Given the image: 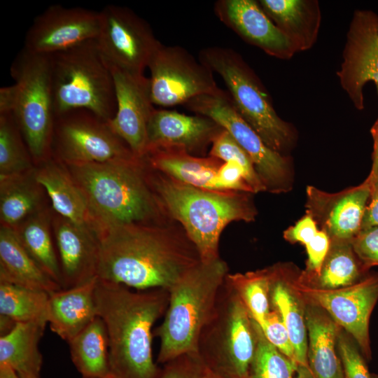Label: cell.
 I'll use <instances>...</instances> for the list:
<instances>
[{
    "label": "cell",
    "instance_id": "8",
    "mask_svg": "<svg viewBox=\"0 0 378 378\" xmlns=\"http://www.w3.org/2000/svg\"><path fill=\"white\" fill-rule=\"evenodd\" d=\"M257 340V323L225 279L214 312L200 333L198 354L208 368L248 378Z\"/></svg>",
    "mask_w": 378,
    "mask_h": 378
},
{
    "label": "cell",
    "instance_id": "16",
    "mask_svg": "<svg viewBox=\"0 0 378 378\" xmlns=\"http://www.w3.org/2000/svg\"><path fill=\"white\" fill-rule=\"evenodd\" d=\"M99 27V12L52 5L34 19L26 34L24 48L50 55L97 39Z\"/></svg>",
    "mask_w": 378,
    "mask_h": 378
},
{
    "label": "cell",
    "instance_id": "20",
    "mask_svg": "<svg viewBox=\"0 0 378 378\" xmlns=\"http://www.w3.org/2000/svg\"><path fill=\"white\" fill-rule=\"evenodd\" d=\"M52 228L62 271V289L80 286L97 277L100 249L97 234L89 227L57 214L52 218Z\"/></svg>",
    "mask_w": 378,
    "mask_h": 378
},
{
    "label": "cell",
    "instance_id": "26",
    "mask_svg": "<svg viewBox=\"0 0 378 378\" xmlns=\"http://www.w3.org/2000/svg\"><path fill=\"white\" fill-rule=\"evenodd\" d=\"M258 3L274 24L291 41L297 52L316 43L321 14L316 0H260Z\"/></svg>",
    "mask_w": 378,
    "mask_h": 378
},
{
    "label": "cell",
    "instance_id": "30",
    "mask_svg": "<svg viewBox=\"0 0 378 378\" xmlns=\"http://www.w3.org/2000/svg\"><path fill=\"white\" fill-rule=\"evenodd\" d=\"M47 324L19 322L7 334L0 336V364L18 374L39 376L43 356L38 349Z\"/></svg>",
    "mask_w": 378,
    "mask_h": 378
},
{
    "label": "cell",
    "instance_id": "3",
    "mask_svg": "<svg viewBox=\"0 0 378 378\" xmlns=\"http://www.w3.org/2000/svg\"><path fill=\"white\" fill-rule=\"evenodd\" d=\"M64 164L84 197L98 238L118 225L161 224L165 213L143 159Z\"/></svg>",
    "mask_w": 378,
    "mask_h": 378
},
{
    "label": "cell",
    "instance_id": "4",
    "mask_svg": "<svg viewBox=\"0 0 378 378\" xmlns=\"http://www.w3.org/2000/svg\"><path fill=\"white\" fill-rule=\"evenodd\" d=\"M153 171L150 181L165 214L181 224L202 262L219 258L220 236L229 223L255 219L252 193L206 190Z\"/></svg>",
    "mask_w": 378,
    "mask_h": 378
},
{
    "label": "cell",
    "instance_id": "2",
    "mask_svg": "<svg viewBox=\"0 0 378 378\" xmlns=\"http://www.w3.org/2000/svg\"><path fill=\"white\" fill-rule=\"evenodd\" d=\"M97 315L108 335L109 369L113 378H158L160 372L152 353L153 327L164 315L169 291L132 290L98 279Z\"/></svg>",
    "mask_w": 378,
    "mask_h": 378
},
{
    "label": "cell",
    "instance_id": "53",
    "mask_svg": "<svg viewBox=\"0 0 378 378\" xmlns=\"http://www.w3.org/2000/svg\"><path fill=\"white\" fill-rule=\"evenodd\" d=\"M372 378H378V374L371 373Z\"/></svg>",
    "mask_w": 378,
    "mask_h": 378
},
{
    "label": "cell",
    "instance_id": "9",
    "mask_svg": "<svg viewBox=\"0 0 378 378\" xmlns=\"http://www.w3.org/2000/svg\"><path fill=\"white\" fill-rule=\"evenodd\" d=\"M17 88L12 113L35 165L52 157L55 112L48 55L24 48L10 66Z\"/></svg>",
    "mask_w": 378,
    "mask_h": 378
},
{
    "label": "cell",
    "instance_id": "39",
    "mask_svg": "<svg viewBox=\"0 0 378 378\" xmlns=\"http://www.w3.org/2000/svg\"><path fill=\"white\" fill-rule=\"evenodd\" d=\"M337 350L343 368L344 378H372L366 360L357 344L342 329L338 337Z\"/></svg>",
    "mask_w": 378,
    "mask_h": 378
},
{
    "label": "cell",
    "instance_id": "43",
    "mask_svg": "<svg viewBox=\"0 0 378 378\" xmlns=\"http://www.w3.org/2000/svg\"><path fill=\"white\" fill-rule=\"evenodd\" d=\"M351 244L367 269L378 266V226L361 229L352 239Z\"/></svg>",
    "mask_w": 378,
    "mask_h": 378
},
{
    "label": "cell",
    "instance_id": "33",
    "mask_svg": "<svg viewBox=\"0 0 378 378\" xmlns=\"http://www.w3.org/2000/svg\"><path fill=\"white\" fill-rule=\"evenodd\" d=\"M67 343L71 360L83 378L111 376L108 335L99 316Z\"/></svg>",
    "mask_w": 378,
    "mask_h": 378
},
{
    "label": "cell",
    "instance_id": "28",
    "mask_svg": "<svg viewBox=\"0 0 378 378\" xmlns=\"http://www.w3.org/2000/svg\"><path fill=\"white\" fill-rule=\"evenodd\" d=\"M0 281L42 290L49 294L62 289L27 253L15 231L4 226L0 228Z\"/></svg>",
    "mask_w": 378,
    "mask_h": 378
},
{
    "label": "cell",
    "instance_id": "52",
    "mask_svg": "<svg viewBox=\"0 0 378 378\" xmlns=\"http://www.w3.org/2000/svg\"><path fill=\"white\" fill-rule=\"evenodd\" d=\"M20 378H39V376L31 375V374H19Z\"/></svg>",
    "mask_w": 378,
    "mask_h": 378
},
{
    "label": "cell",
    "instance_id": "12",
    "mask_svg": "<svg viewBox=\"0 0 378 378\" xmlns=\"http://www.w3.org/2000/svg\"><path fill=\"white\" fill-rule=\"evenodd\" d=\"M150 90L153 104L170 107L185 104L204 94L220 92L214 72L186 49L158 46L149 62Z\"/></svg>",
    "mask_w": 378,
    "mask_h": 378
},
{
    "label": "cell",
    "instance_id": "41",
    "mask_svg": "<svg viewBox=\"0 0 378 378\" xmlns=\"http://www.w3.org/2000/svg\"><path fill=\"white\" fill-rule=\"evenodd\" d=\"M204 370L198 353H188L164 364L158 378H202Z\"/></svg>",
    "mask_w": 378,
    "mask_h": 378
},
{
    "label": "cell",
    "instance_id": "18",
    "mask_svg": "<svg viewBox=\"0 0 378 378\" xmlns=\"http://www.w3.org/2000/svg\"><path fill=\"white\" fill-rule=\"evenodd\" d=\"M370 195L368 178L360 184L336 192L314 186L306 188V214L316 221L330 240L352 239L360 232Z\"/></svg>",
    "mask_w": 378,
    "mask_h": 378
},
{
    "label": "cell",
    "instance_id": "32",
    "mask_svg": "<svg viewBox=\"0 0 378 378\" xmlns=\"http://www.w3.org/2000/svg\"><path fill=\"white\" fill-rule=\"evenodd\" d=\"M369 273L350 241L333 239L318 274L305 282L299 281L316 288L334 290L354 285Z\"/></svg>",
    "mask_w": 378,
    "mask_h": 378
},
{
    "label": "cell",
    "instance_id": "37",
    "mask_svg": "<svg viewBox=\"0 0 378 378\" xmlns=\"http://www.w3.org/2000/svg\"><path fill=\"white\" fill-rule=\"evenodd\" d=\"M257 337L248 378H294L298 364L270 344L258 323Z\"/></svg>",
    "mask_w": 378,
    "mask_h": 378
},
{
    "label": "cell",
    "instance_id": "35",
    "mask_svg": "<svg viewBox=\"0 0 378 378\" xmlns=\"http://www.w3.org/2000/svg\"><path fill=\"white\" fill-rule=\"evenodd\" d=\"M35 166L13 114H0V178L28 173Z\"/></svg>",
    "mask_w": 378,
    "mask_h": 378
},
{
    "label": "cell",
    "instance_id": "49",
    "mask_svg": "<svg viewBox=\"0 0 378 378\" xmlns=\"http://www.w3.org/2000/svg\"><path fill=\"white\" fill-rule=\"evenodd\" d=\"M0 378H20L19 374L10 366L0 364Z\"/></svg>",
    "mask_w": 378,
    "mask_h": 378
},
{
    "label": "cell",
    "instance_id": "27",
    "mask_svg": "<svg viewBox=\"0 0 378 378\" xmlns=\"http://www.w3.org/2000/svg\"><path fill=\"white\" fill-rule=\"evenodd\" d=\"M34 176L55 214L92 230L84 197L62 162L52 156L35 166Z\"/></svg>",
    "mask_w": 378,
    "mask_h": 378
},
{
    "label": "cell",
    "instance_id": "45",
    "mask_svg": "<svg viewBox=\"0 0 378 378\" xmlns=\"http://www.w3.org/2000/svg\"><path fill=\"white\" fill-rule=\"evenodd\" d=\"M318 230L316 221L312 216L305 214L293 225L284 230L283 237L286 241L292 244L300 243L305 246L315 237Z\"/></svg>",
    "mask_w": 378,
    "mask_h": 378
},
{
    "label": "cell",
    "instance_id": "5",
    "mask_svg": "<svg viewBox=\"0 0 378 378\" xmlns=\"http://www.w3.org/2000/svg\"><path fill=\"white\" fill-rule=\"evenodd\" d=\"M228 267L220 258L200 261L169 289L164 319L153 330L160 340L157 361L166 363L188 353H197L202 330L215 308Z\"/></svg>",
    "mask_w": 378,
    "mask_h": 378
},
{
    "label": "cell",
    "instance_id": "51",
    "mask_svg": "<svg viewBox=\"0 0 378 378\" xmlns=\"http://www.w3.org/2000/svg\"><path fill=\"white\" fill-rule=\"evenodd\" d=\"M294 378H314V377L308 366L298 365Z\"/></svg>",
    "mask_w": 378,
    "mask_h": 378
},
{
    "label": "cell",
    "instance_id": "6",
    "mask_svg": "<svg viewBox=\"0 0 378 378\" xmlns=\"http://www.w3.org/2000/svg\"><path fill=\"white\" fill-rule=\"evenodd\" d=\"M48 56L55 118L83 108L108 121L116 112L111 69L95 40Z\"/></svg>",
    "mask_w": 378,
    "mask_h": 378
},
{
    "label": "cell",
    "instance_id": "46",
    "mask_svg": "<svg viewBox=\"0 0 378 378\" xmlns=\"http://www.w3.org/2000/svg\"><path fill=\"white\" fill-rule=\"evenodd\" d=\"M367 178L370 183V195L363 215L361 229L378 226V178H371L369 176Z\"/></svg>",
    "mask_w": 378,
    "mask_h": 378
},
{
    "label": "cell",
    "instance_id": "48",
    "mask_svg": "<svg viewBox=\"0 0 378 378\" xmlns=\"http://www.w3.org/2000/svg\"><path fill=\"white\" fill-rule=\"evenodd\" d=\"M370 133L373 139V151L372 168L368 176L371 178H378V118L371 127Z\"/></svg>",
    "mask_w": 378,
    "mask_h": 378
},
{
    "label": "cell",
    "instance_id": "50",
    "mask_svg": "<svg viewBox=\"0 0 378 378\" xmlns=\"http://www.w3.org/2000/svg\"><path fill=\"white\" fill-rule=\"evenodd\" d=\"M202 378H237V377L215 371L205 366V370H204V372Z\"/></svg>",
    "mask_w": 378,
    "mask_h": 378
},
{
    "label": "cell",
    "instance_id": "34",
    "mask_svg": "<svg viewBox=\"0 0 378 378\" xmlns=\"http://www.w3.org/2000/svg\"><path fill=\"white\" fill-rule=\"evenodd\" d=\"M49 293L0 281V315L16 323L48 322Z\"/></svg>",
    "mask_w": 378,
    "mask_h": 378
},
{
    "label": "cell",
    "instance_id": "13",
    "mask_svg": "<svg viewBox=\"0 0 378 378\" xmlns=\"http://www.w3.org/2000/svg\"><path fill=\"white\" fill-rule=\"evenodd\" d=\"M96 42L108 64L144 74L160 42L149 24L127 7L108 5L99 11Z\"/></svg>",
    "mask_w": 378,
    "mask_h": 378
},
{
    "label": "cell",
    "instance_id": "54",
    "mask_svg": "<svg viewBox=\"0 0 378 378\" xmlns=\"http://www.w3.org/2000/svg\"><path fill=\"white\" fill-rule=\"evenodd\" d=\"M104 378H113V377L112 376H109V377H104Z\"/></svg>",
    "mask_w": 378,
    "mask_h": 378
},
{
    "label": "cell",
    "instance_id": "25",
    "mask_svg": "<svg viewBox=\"0 0 378 378\" xmlns=\"http://www.w3.org/2000/svg\"><path fill=\"white\" fill-rule=\"evenodd\" d=\"M143 160L154 171L181 183L211 190H217L216 176L223 163L210 155L195 156L179 146L150 149Z\"/></svg>",
    "mask_w": 378,
    "mask_h": 378
},
{
    "label": "cell",
    "instance_id": "40",
    "mask_svg": "<svg viewBox=\"0 0 378 378\" xmlns=\"http://www.w3.org/2000/svg\"><path fill=\"white\" fill-rule=\"evenodd\" d=\"M260 328L270 344L288 358L296 362L288 332L276 310L271 309Z\"/></svg>",
    "mask_w": 378,
    "mask_h": 378
},
{
    "label": "cell",
    "instance_id": "42",
    "mask_svg": "<svg viewBox=\"0 0 378 378\" xmlns=\"http://www.w3.org/2000/svg\"><path fill=\"white\" fill-rule=\"evenodd\" d=\"M330 245V237L319 229L315 237L304 246L307 260L305 268L301 270L299 275L300 282H305L318 274Z\"/></svg>",
    "mask_w": 378,
    "mask_h": 378
},
{
    "label": "cell",
    "instance_id": "36",
    "mask_svg": "<svg viewBox=\"0 0 378 378\" xmlns=\"http://www.w3.org/2000/svg\"><path fill=\"white\" fill-rule=\"evenodd\" d=\"M225 281L239 296L253 319L261 327L271 310L268 267L245 273H228Z\"/></svg>",
    "mask_w": 378,
    "mask_h": 378
},
{
    "label": "cell",
    "instance_id": "11",
    "mask_svg": "<svg viewBox=\"0 0 378 378\" xmlns=\"http://www.w3.org/2000/svg\"><path fill=\"white\" fill-rule=\"evenodd\" d=\"M107 122L83 108L56 116L52 156L65 164L106 162L136 158Z\"/></svg>",
    "mask_w": 378,
    "mask_h": 378
},
{
    "label": "cell",
    "instance_id": "31",
    "mask_svg": "<svg viewBox=\"0 0 378 378\" xmlns=\"http://www.w3.org/2000/svg\"><path fill=\"white\" fill-rule=\"evenodd\" d=\"M52 218L48 209L45 208L13 230L37 265L62 288L59 260L51 234Z\"/></svg>",
    "mask_w": 378,
    "mask_h": 378
},
{
    "label": "cell",
    "instance_id": "21",
    "mask_svg": "<svg viewBox=\"0 0 378 378\" xmlns=\"http://www.w3.org/2000/svg\"><path fill=\"white\" fill-rule=\"evenodd\" d=\"M223 129L204 115L155 109L148 125L146 153L150 149L169 146L183 147L190 153L202 151Z\"/></svg>",
    "mask_w": 378,
    "mask_h": 378
},
{
    "label": "cell",
    "instance_id": "1",
    "mask_svg": "<svg viewBox=\"0 0 378 378\" xmlns=\"http://www.w3.org/2000/svg\"><path fill=\"white\" fill-rule=\"evenodd\" d=\"M99 239L97 278L139 290H169L201 261L185 232L161 224L118 225Z\"/></svg>",
    "mask_w": 378,
    "mask_h": 378
},
{
    "label": "cell",
    "instance_id": "22",
    "mask_svg": "<svg viewBox=\"0 0 378 378\" xmlns=\"http://www.w3.org/2000/svg\"><path fill=\"white\" fill-rule=\"evenodd\" d=\"M268 269L271 309L279 314L287 328L296 362L308 366L306 300L295 286L301 270L292 262H277Z\"/></svg>",
    "mask_w": 378,
    "mask_h": 378
},
{
    "label": "cell",
    "instance_id": "15",
    "mask_svg": "<svg viewBox=\"0 0 378 378\" xmlns=\"http://www.w3.org/2000/svg\"><path fill=\"white\" fill-rule=\"evenodd\" d=\"M343 61L337 72L343 90L357 110L365 108L363 88L372 81L378 94V15L356 10L346 34Z\"/></svg>",
    "mask_w": 378,
    "mask_h": 378
},
{
    "label": "cell",
    "instance_id": "38",
    "mask_svg": "<svg viewBox=\"0 0 378 378\" xmlns=\"http://www.w3.org/2000/svg\"><path fill=\"white\" fill-rule=\"evenodd\" d=\"M209 155L223 162H237L244 169L246 182L253 194L266 191L250 157L225 130L223 129L214 138Z\"/></svg>",
    "mask_w": 378,
    "mask_h": 378
},
{
    "label": "cell",
    "instance_id": "44",
    "mask_svg": "<svg viewBox=\"0 0 378 378\" xmlns=\"http://www.w3.org/2000/svg\"><path fill=\"white\" fill-rule=\"evenodd\" d=\"M217 190H233L253 194L246 182L242 167L234 161H226L220 167L216 176Z\"/></svg>",
    "mask_w": 378,
    "mask_h": 378
},
{
    "label": "cell",
    "instance_id": "10",
    "mask_svg": "<svg viewBox=\"0 0 378 378\" xmlns=\"http://www.w3.org/2000/svg\"><path fill=\"white\" fill-rule=\"evenodd\" d=\"M195 114L209 117L229 132L248 155L266 191L280 194L290 191L295 170L290 155L270 148L240 115L227 92L204 94L184 104Z\"/></svg>",
    "mask_w": 378,
    "mask_h": 378
},
{
    "label": "cell",
    "instance_id": "23",
    "mask_svg": "<svg viewBox=\"0 0 378 378\" xmlns=\"http://www.w3.org/2000/svg\"><path fill=\"white\" fill-rule=\"evenodd\" d=\"M98 278L49 294L48 322L52 332L69 342L98 316L95 288Z\"/></svg>",
    "mask_w": 378,
    "mask_h": 378
},
{
    "label": "cell",
    "instance_id": "14",
    "mask_svg": "<svg viewBox=\"0 0 378 378\" xmlns=\"http://www.w3.org/2000/svg\"><path fill=\"white\" fill-rule=\"evenodd\" d=\"M298 277L295 286L303 297L322 308L355 341L365 360H370L369 326L378 301V272H370L358 283L334 290L304 285Z\"/></svg>",
    "mask_w": 378,
    "mask_h": 378
},
{
    "label": "cell",
    "instance_id": "7",
    "mask_svg": "<svg viewBox=\"0 0 378 378\" xmlns=\"http://www.w3.org/2000/svg\"><path fill=\"white\" fill-rule=\"evenodd\" d=\"M199 60L225 83L228 94L240 115L272 150L290 155L296 145L295 127L276 113L268 94L252 69L239 53L224 47H208Z\"/></svg>",
    "mask_w": 378,
    "mask_h": 378
},
{
    "label": "cell",
    "instance_id": "29",
    "mask_svg": "<svg viewBox=\"0 0 378 378\" xmlns=\"http://www.w3.org/2000/svg\"><path fill=\"white\" fill-rule=\"evenodd\" d=\"M45 193L35 178L34 169L26 174L0 178L1 226L15 229L45 209Z\"/></svg>",
    "mask_w": 378,
    "mask_h": 378
},
{
    "label": "cell",
    "instance_id": "24",
    "mask_svg": "<svg viewBox=\"0 0 378 378\" xmlns=\"http://www.w3.org/2000/svg\"><path fill=\"white\" fill-rule=\"evenodd\" d=\"M305 300L308 368L314 378H344L337 350L342 328L322 308Z\"/></svg>",
    "mask_w": 378,
    "mask_h": 378
},
{
    "label": "cell",
    "instance_id": "47",
    "mask_svg": "<svg viewBox=\"0 0 378 378\" xmlns=\"http://www.w3.org/2000/svg\"><path fill=\"white\" fill-rule=\"evenodd\" d=\"M17 96V88L14 83L12 85L1 88L0 89V114L13 113Z\"/></svg>",
    "mask_w": 378,
    "mask_h": 378
},
{
    "label": "cell",
    "instance_id": "17",
    "mask_svg": "<svg viewBox=\"0 0 378 378\" xmlns=\"http://www.w3.org/2000/svg\"><path fill=\"white\" fill-rule=\"evenodd\" d=\"M108 64L113 78L117 104L115 114L108 125L135 157L143 159L147 150L148 125L155 109L149 78Z\"/></svg>",
    "mask_w": 378,
    "mask_h": 378
},
{
    "label": "cell",
    "instance_id": "19",
    "mask_svg": "<svg viewBox=\"0 0 378 378\" xmlns=\"http://www.w3.org/2000/svg\"><path fill=\"white\" fill-rule=\"evenodd\" d=\"M216 15L247 43L267 55L290 59L296 50L288 38L274 24L254 0H219Z\"/></svg>",
    "mask_w": 378,
    "mask_h": 378
}]
</instances>
